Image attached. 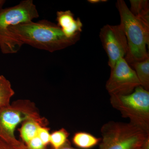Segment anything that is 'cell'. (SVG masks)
<instances>
[{
  "label": "cell",
  "mask_w": 149,
  "mask_h": 149,
  "mask_svg": "<svg viewBox=\"0 0 149 149\" xmlns=\"http://www.w3.org/2000/svg\"><path fill=\"white\" fill-rule=\"evenodd\" d=\"M141 149H149V137L145 141Z\"/></svg>",
  "instance_id": "44dd1931"
},
{
  "label": "cell",
  "mask_w": 149,
  "mask_h": 149,
  "mask_svg": "<svg viewBox=\"0 0 149 149\" xmlns=\"http://www.w3.org/2000/svg\"><path fill=\"white\" fill-rule=\"evenodd\" d=\"M129 8L134 16L149 23V1L147 0H131Z\"/></svg>",
  "instance_id": "5bb4252c"
},
{
  "label": "cell",
  "mask_w": 149,
  "mask_h": 149,
  "mask_svg": "<svg viewBox=\"0 0 149 149\" xmlns=\"http://www.w3.org/2000/svg\"><path fill=\"white\" fill-rule=\"evenodd\" d=\"M101 140V138L82 131L75 133L72 139V143L76 146L83 149L92 148L100 143Z\"/></svg>",
  "instance_id": "8fae6325"
},
{
  "label": "cell",
  "mask_w": 149,
  "mask_h": 149,
  "mask_svg": "<svg viewBox=\"0 0 149 149\" xmlns=\"http://www.w3.org/2000/svg\"><path fill=\"white\" fill-rule=\"evenodd\" d=\"M13 146L15 149H28L24 143L19 141Z\"/></svg>",
  "instance_id": "d6986e66"
},
{
  "label": "cell",
  "mask_w": 149,
  "mask_h": 149,
  "mask_svg": "<svg viewBox=\"0 0 149 149\" xmlns=\"http://www.w3.org/2000/svg\"><path fill=\"white\" fill-rule=\"evenodd\" d=\"M141 86L136 72L124 58L120 59L111 69L110 75L106 88L112 95H126Z\"/></svg>",
  "instance_id": "52a82bcc"
},
{
  "label": "cell",
  "mask_w": 149,
  "mask_h": 149,
  "mask_svg": "<svg viewBox=\"0 0 149 149\" xmlns=\"http://www.w3.org/2000/svg\"><path fill=\"white\" fill-rule=\"evenodd\" d=\"M50 133L49 129L46 126H41L39 128L37 136L46 146L50 143Z\"/></svg>",
  "instance_id": "2e32d148"
},
{
  "label": "cell",
  "mask_w": 149,
  "mask_h": 149,
  "mask_svg": "<svg viewBox=\"0 0 149 149\" xmlns=\"http://www.w3.org/2000/svg\"><path fill=\"white\" fill-rule=\"evenodd\" d=\"M50 149H54L52 148ZM58 149H78L76 148H74L73 147H71L70 146V143L69 141L68 143H67L64 146L62 147L61 148H60Z\"/></svg>",
  "instance_id": "ffe728a7"
},
{
  "label": "cell",
  "mask_w": 149,
  "mask_h": 149,
  "mask_svg": "<svg viewBox=\"0 0 149 149\" xmlns=\"http://www.w3.org/2000/svg\"><path fill=\"white\" fill-rule=\"evenodd\" d=\"M0 149H15L13 145H11L0 138Z\"/></svg>",
  "instance_id": "ac0fdd59"
},
{
  "label": "cell",
  "mask_w": 149,
  "mask_h": 149,
  "mask_svg": "<svg viewBox=\"0 0 149 149\" xmlns=\"http://www.w3.org/2000/svg\"><path fill=\"white\" fill-rule=\"evenodd\" d=\"M100 37L108 57L111 69L119 59L124 58L128 50L127 39L120 24H107L101 29Z\"/></svg>",
  "instance_id": "ba28073f"
},
{
  "label": "cell",
  "mask_w": 149,
  "mask_h": 149,
  "mask_svg": "<svg viewBox=\"0 0 149 149\" xmlns=\"http://www.w3.org/2000/svg\"><path fill=\"white\" fill-rule=\"evenodd\" d=\"M57 25L66 37L69 38L80 37L83 24L79 18L75 19L71 11H60L56 13Z\"/></svg>",
  "instance_id": "9c48e42d"
},
{
  "label": "cell",
  "mask_w": 149,
  "mask_h": 149,
  "mask_svg": "<svg viewBox=\"0 0 149 149\" xmlns=\"http://www.w3.org/2000/svg\"><path fill=\"white\" fill-rule=\"evenodd\" d=\"M99 149H141L149 134L129 122L110 121L101 128Z\"/></svg>",
  "instance_id": "3957f363"
},
{
  "label": "cell",
  "mask_w": 149,
  "mask_h": 149,
  "mask_svg": "<svg viewBox=\"0 0 149 149\" xmlns=\"http://www.w3.org/2000/svg\"><path fill=\"white\" fill-rule=\"evenodd\" d=\"M70 134L64 128L54 131L50 135V143L52 148L58 149L69 142L68 137Z\"/></svg>",
  "instance_id": "9a60e30c"
},
{
  "label": "cell",
  "mask_w": 149,
  "mask_h": 149,
  "mask_svg": "<svg viewBox=\"0 0 149 149\" xmlns=\"http://www.w3.org/2000/svg\"><path fill=\"white\" fill-rule=\"evenodd\" d=\"M8 32L13 40L22 45L27 44L50 52L74 45L80 38H68L57 24L45 19L17 24L9 27Z\"/></svg>",
  "instance_id": "6da1fadb"
},
{
  "label": "cell",
  "mask_w": 149,
  "mask_h": 149,
  "mask_svg": "<svg viewBox=\"0 0 149 149\" xmlns=\"http://www.w3.org/2000/svg\"><path fill=\"white\" fill-rule=\"evenodd\" d=\"M107 1L105 0H88V2L91 3H97L101 2H104Z\"/></svg>",
  "instance_id": "7402d4cb"
},
{
  "label": "cell",
  "mask_w": 149,
  "mask_h": 149,
  "mask_svg": "<svg viewBox=\"0 0 149 149\" xmlns=\"http://www.w3.org/2000/svg\"><path fill=\"white\" fill-rule=\"evenodd\" d=\"M6 2L4 0H0V10L2 9L3 6Z\"/></svg>",
  "instance_id": "603a6c76"
},
{
  "label": "cell",
  "mask_w": 149,
  "mask_h": 149,
  "mask_svg": "<svg viewBox=\"0 0 149 149\" xmlns=\"http://www.w3.org/2000/svg\"><path fill=\"white\" fill-rule=\"evenodd\" d=\"M112 106L123 117L149 134V92L141 86L126 95H112Z\"/></svg>",
  "instance_id": "5b68a950"
},
{
  "label": "cell",
  "mask_w": 149,
  "mask_h": 149,
  "mask_svg": "<svg viewBox=\"0 0 149 149\" xmlns=\"http://www.w3.org/2000/svg\"><path fill=\"white\" fill-rule=\"evenodd\" d=\"M15 92L9 81L3 75H0V110L10 104V100Z\"/></svg>",
  "instance_id": "4fadbf2b"
},
{
  "label": "cell",
  "mask_w": 149,
  "mask_h": 149,
  "mask_svg": "<svg viewBox=\"0 0 149 149\" xmlns=\"http://www.w3.org/2000/svg\"><path fill=\"white\" fill-rule=\"evenodd\" d=\"M116 6L128 42V52L124 58L130 66L149 57L146 49L149 45V23L134 16L123 0L117 1Z\"/></svg>",
  "instance_id": "7a4b0ae2"
},
{
  "label": "cell",
  "mask_w": 149,
  "mask_h": 149,
  "mask_svg": "<svg viewBox=\"0 0 149 149\" xmlns=\"http://www.w3.org/2000/svg\"><path fill=\"white\" fill-rule=\"evenodd\" d=\"M29 118L47 120L41 116L35 104L29 100H18L0 110V138L11 145L16 144L19 141L15 135V128Z\"/></svg>",
  "instance_id": "8992f818"
},
{
  "label": "cell",
  "mask_w": 149,
  "mask_h": 149,
  "mask_svg": "<svg viewBox=\"0 0 149 149\" xmlns=\"http://www.w3.org/2000/svg\"><path fill=\"white\" fill-rule=\"evenodd\" d=\"M47 120L41 121L29 118L24 120L22 123L21 127L19 129V135L23 143L27 144L30 140L37 136L38 130L41 126H46Z\"/></svg>",
  "instance_id": "30bf717a"
},
{
  "label": "cell",
  "mask_w": 149,
  "mask_h": 149,
  "mask_svg": "<svg viewBox=\"0 0 149 149\" xmlns=\"http://www.w3.org/2000/svg\"><path fill=\"white\" fill-rule=\"evenodd\" d=\"M39 14L32 0L22 1L18 4L0 10V49L3 54H14L22 45L10 36L8 28L32 21Z\"/></svg>",
  "instance_id": "277c9868"
},
{
  "label": "cell",
  "mask_w": 149,
  "mask_h": 149,
  "mask_svg": "<svg viewBox=\"0 0 149 149\" xmlns=\"http://www.w3.org/2000/svg\"><path fill=\"white\" fill-rule=\"evenodd\" d=\"M131 65L135 69L141 87L149 91V57L142 61L134 63Z\"/></svg>",
  "instance_id": "7c38bea8"
},
{
  "label": "cell",
  "mask_w": 149,
  "mask_h": 149,
  "mask_svg": "<svg viewBox=\"0 0 149 149\" xmlns=\"http://www.w3.org/2000/svg\"><path fill=\"white\" fill-rule=\"evenodd\" d=\"M25 145L28 149H47L37 136L30 140Z\"/></svg>",
  "instance_id": "e0dca14e"
}]
</instances>
